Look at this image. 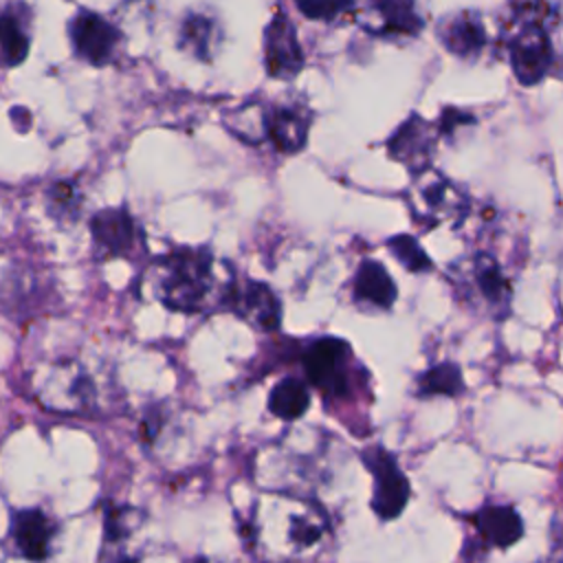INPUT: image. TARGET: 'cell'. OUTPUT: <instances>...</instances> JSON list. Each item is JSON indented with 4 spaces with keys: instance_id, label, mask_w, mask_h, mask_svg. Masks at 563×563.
Wrapping results in <instances>:
<instances>
[{
    "instance_id": "obj_19",
    "label": "cell",
    "mask_w": 563,
    "mask_h": 563,
    "mask_svg": "<svg viewBox=\"0 0 563 563\" xmlns=\"http://www.w3.org/2000/svg\"><path fill=\"white\" fill-rule=\"evenodd\" d=\"M139 530L134 508H112L106 517L103 548L99 563H134L132 545Z\"/></svg>"
},
{
    "instance_id": "obj_20",
    "label": "cell",
    "mask_w": 563,
    "mask_h": 563,
    "mask_svg": "<svg viewBox=\"0 0 563 563\" xmlns=\"http://www.w3.org/2000/svg\"><path fill=\"white\" fill-rule=\"evenodd\" d=\"M475 528L488 545L508 548L523 534L521 517L510 506H484L475 515Z\"/></svg>"
},
{
    "instance_id": "obj_17",
    "label": "cell",
    "mask_w": 563,
    "mask_h": 563,
    "mask_svg": "<svg viewBox=\"0 0 563 563\" xmlns=\"http://www.w3.org/2000/svg\"><path fill=\"white\" fill-rule=\"evenodd\" d=\"M31 46V11L22 2H11L0 11V66H20Z\"/></svg>"
},
{
    "instance_id": "obj_11",
    "label": "cell",
    "mask_w": 563,
    "mask_h": 563,
    "mask_svg": "<svg viewBox=\"0 0 563 563\" xmlns=\"http://www.w3.org/2000/svg\"><path fill=\"white\" fill-rule=\"evenodd\" d=\"M264 68L279 81L295 79L303 68L297 29L284 11H275L264 29Z\"/></svg>"
},
{
    "instance_id": "obj_25",
    "label": "cell",
    "mask_w": 563,
    "mask_h": 563,
    "mask_svg": "<svg viewBox=\"0 0 563 563\" xmlns=\"http://www.w3.org/2000/svg\"><path fill=\"white\" fill-rule=\"evenodd\" d=\"M387 249L398 260V264L405 266L409 273H427L433 268L431 257L413 235L398 233L387 240Z\"/></svg>"
},
{
    "instance_id": "obj_18",
    "label": "cell",
    "mask_w": 563,
    "mask_h": 563,
    "mask_svg": "<svg viewBox=\"0 0 563 563\" xmlns=\"http://www.w3.org/2000/svg\"><path fill=\"white\" fill-rule=\"evenodd\" d=\"M352 297L363 308L389 310L398 297V288L380 262L363 260L354 273Z\"/></svg>"
},
{
    "instance_id": "obj_28",
    "label": "cell",
    "mask_w": 563,
    "mask_h": 563,
    "mask_svg": "<svg viewBox=\"0 0 563 563\" xmlns=\"http://www.w3.org/2000/svg\"><path fill=\"white\" fill-rule=\"evenodd\" d=\"M473 123V117L468 112H462V110H453V108H446L440 123H438V132L444 134V136H451L455 134L460 128L464 125H471Z\"/></svg>"
},
{
    "instance_id": "obj_13",
    "label": "cell",
    "mask_w": 563,
    "mask_h": 563,
    "mask_svg": "<svg viewBox=\"0 0 563 563\" xmlns=\"http://www.w3.org/2000/svg\"><path fill=\"white\" fill-rule=\"evenodd\" d=\"M440 44L460 59H475L488 46V33L482 15L471 9L455 11L438 22Z\"/></svg>"
},
{
    "instance_id": "obj_8",
    "label": "cell",
    "mask_w": 563,
    "mask_h": 563,
    "mask_svg": "<svg viewBox=\"0 0 563 563\" xmlns=\"http://www.w3.org/2000/svg\"><path fill=\"white\" fill-rule=\"evenodd\" d=\"M68 40L75 57L90 66H106L121 46V31L103 15L81 9L68 22Z\"/></svg>"
},
{
    "instance_id": "obj_10",
    "label": "cell",
    "mask_w": 563,
    "mask_h": 563,
    "mask_svg": "<svg viewBox=\"0 0 563 563\" xmlns=\"http://www.w3.org/2000/svg\"><path fill=\"white\" fill-rule=\"evenodd\" d=\"M438 125L424 121L418 114H411L387 139V154L400 165H405L409 174L416 178L431 169L438 150Z\"/></svg>"
},
{
    "instance_id": "obj_16",
    "label": "cell",
    "mask_w": 563,
    "mask_h": 563,
    "mask_svg": "<svg viewBox=\"0 0 563 563\" xmlns=\"http://www.w3.org/2000/svg\"><path fill=\"white\" fill-rule=\"evenodd\" d=\"M55 537V523L40 508L18 510L11 521V539L29 561H44Z\"/></svg>"
},
{
    "instance_id": "obj_14",
    "label": "cell",
    "mask_w": 563,
    "mask_h": 563,
    "mask_svg": "<svg viewBox=\"0 0 563 563\" xmlns=\"http://www.w3.org/2000/svg\"><path fill=\"white\" fill-rule=\"evenodd\" d=\"M312 112L303 103H279L266 108V139L282 154H297L308 143Z\"/></svg>"
},
{
    "instance_id": "obj_26",
    "label": "cell",
    "mask_w": 563,
    "mask_h": 563,
    "mask_svg": "<svg viewBox=\"0 0 563 563\" xmlns=\"http://www.w3.org/2000/svg\"><path fill=\"white\" fill-rule=\"evenodd\" d=\"M235 123H229V130L249 143H262L266 139V108L257 101H251L233 112Z\"/></svg>"
},
{
    "instance_id": "obj_5",
    "label": "cell",
    "mask_w": 563,
    "mask_h": 563,
    "mask_svg": "<svg viewBox=\"0 0 563 563\" xmlns=\"http://www.w3.org/2000/svg\"><path fill=\"white\" fill-rule=\"evenodd\" d=\"M407 202L413 222L422 231H431L444 222H462L471 209L466 191L433 167L413 178Z\"/></svg>"
},
{
    "instance_id": "obj_22",
    "label": "cell",
    "mask_w": 563,
    "mask_h": 563,
    "mask_svg": "<svg viewBox=\"0 0 563 563\" xmlns=\"http://www.w3.org/2000/svg\"><path fill=\"white\" fill-rule=\"evenodd\" d=\"M308 405H310L308 385L295 376L282 378L271 389V396H268V409L282 420H295L303 416Z\"/></svg>"
},
{
    "instance_id": "obj_23",
    "label": "cell",
    "mask_w": 563,
    "mask_h": 563,
    "mask_svg": "<svg viewBox=\"0 0 563 563\" xmlns=\"http://www.w3.org/2000/svg\"><path fill=\"white\" fill-rule=\"evenodd\" d=\"M84 209V194L75 180H57L46 191V211L53 220L68 227L75 224Z\"/></svg>"
},
{
    "instance_id": "obj_29",
    "label": "cell",
    "mask_w": 563,
    "mask_h": 563,
    "mask_svg": "<svg viewBox=\"0 0 563 563\" xmlns=\"http://www.w3.org/2000/svg\"><path fill=\"white\" fill-rule=\"evenodd\" d=\"M7 4H11V0H0V11H2Z\"/></svg>"
},
{
    "instance_id": "obj_2",
    "label": "cell",
    "mask_w": 563,
    "mask_h": 563,
    "mask_svg": "<svg viewBox=\"0 0 563 563\" xmlns=\"http://www.w3.org/2000/svg\"><path fill=\"white\" fill-rule=\"evenodd\" d=\"M154 295L172 310L196 314L220 303L222 286L216 260L205 246H176L161 255L147 271Z\"/></svg>"
},
{
    "instance_id": "obj_30",
    "label": "cell",
    "mask_w": 563,
    "mask_h": 563,
    "mask_svg": "<svg viewBox=\"0 0 563 563\" xmlns=\"http://www.w3.org/2000/svg\"><path fill=\"white\" fill-rule=\"evenodd\" d=\"M200 563H205V561H200Z\"/></svg>"
},
{
    "instance_id": "obj_21",
    "label": "cell",
    "mask_w": 563,
    "mask_h": 563,
    "mask_svg": "<svg viewBox=\"0 0 563 563\" xmlns=\"http://www.w3.org/2000/svg\"><path fill=\"white\" fill-rule=\"evenodd\" d=\"M380 18V31L387 35H416L422 18L416 13V0H369Z\"/></svg>"
},
{
    "instance_id": "obj_3",
    "label": "cell",
    "mask_w": 563,
    "mask_h": 563,
    "mask_svg": "<svg viewBox=\"0 0 563 563\" xmlns=\"http://www.w3.org/2000/svg\"><path fill=\"white\" fill-rule=\"evenodd\" d=\"M545 15L548 4L541 0H523L512 9L504 44L512 75L521 86H537L554 66Z\"/></svg>"
},
{
    "instance_id": "obj_24",
    "label": "cell",
    "mask_w": 563,
    "mask_h": 563,
    "mask_svg": "<svg viewBox=\"0 0 563 563\" xmlns=\"http://www.w3.org/2000/svg\"><path fill=\"white\" fill-rule=\"evenodd\" d=\"M422 396H457L464 391L462 369L455 363H438L418 380Z\"/></svg>"
},
{
    "instance_id": "obj_12",
    "label": "cell",
    "mask_w": 563,
    "mask_h": 563,
    "mask_svg": "<svg viewBox=\"0 0 563 563\" xmlns=\"http://www.w3.org/2000/svg\"><path fill=\"white\" fill-rule=\"evenodd\" d=\"M88 229L95 257L99 260L128 257L139 244L136 222L123 207H108L92 213Z\"/></svg>"
},
{
    "instance_id": "obj_4",
    "label": "cell",
    "mask_w": 563,
    "mask_h": 563,
    "mask_svg": "<svg viewBox=\"0 0 563 563\" xmlns=\"http://www.w3.org/2000/svg\"><path fill=\"white\" fill-rule=\"evenodd\" d=\"M449 277L457 297L486 312L493 319H504L512 301V279L506 264L493 249H477L460 260Z\"/></svg>"
},
{
    "instance_id": "obj_6",
    "label": "cell",
    "mask_w": 563,
    "mask_h": 563,
    "mask_svg": "<svg viewBox=\"0 0 563 563\" xmlns=\"http://www.w3.org/2000/svg\"><path fill=\"white\" fill-rule=\"evenodd\" d=\"M220 306L262 332H273L282 321V303L271 286L242 275H231L222 286Z\"/></svg>"
},
{
    "instance_id": "obj_27",
    "label": "cell",
    "mask_w": 563,
    "mask_h": 563,
    "mask_svg": "<svg viewBox=\"0 0 563 563\" xmlns=\"http://www.w3.org/2000/svg\"><path fill=\"white\" fill-rule=\"evenodd\" d=\"M299 13L314 22H334L354 9V0H295Z\"/></svg>"
},
{
    "instance_id": "obj_7",
    "label": "cell",
    "mask_w": 563,
    "mask_h": 563,
    "mask_svg": "<svg viewBox=\"0 0 563 563\" xmlns=\"http://www.w3.org/2000/svg\"><path fill=\"white\" fill-rule=\"evenodd\" d=\"M352 350L343 339L321 336L303 352L308 383L328 398H343L350 389Z\"/></svg>"
},
{
    "instance_id": "obj_1",
    "label": "cell",
    "mask_w": 563,
    "mask_h": 563,
    "mask_svg": "<svg viewBox=\"0 0 563 563\" xmlns=\"http://www.w3.org/2000/svg\"><path fill=\"white\" fill-rule=\"evenodd\" d=\"M242 537L260 563H308L325 548L330 521L314 499L275 490L253 501Z\"/></svg>"
},
{
    "instance_id": "obj_15",
    "label": "cell",
    "mask_w": 563,
    "mask_h": 563,
    "mask_svg": "<svg viewBox=\"0 0 563 563\" xmlns=\"http://www.w3.org/2000/svg\"><path fill=\"white\" fill-rule=\"evenodd\" d=\"M178 48L198 62L211 64L222 42V29L213 13L191 9L178 24Z\"/></svg>"
},
{
    "instance_id": "obj_9",
    "label": "cell",
    "mask_w": 563,
    "mask_h": 563,
    "mask_svg": "<svg viewBox=\"0 0 563 563\" xmlns=\"http://www.w3.org/2000/svg\"><path fill=\"white\" fill-rule=\"evenodd\" d=\"M363 462L372 473V508L380 519H394L409 501V482L391 453L380 446H369Z\"/></svg>"
}]
</instances>
